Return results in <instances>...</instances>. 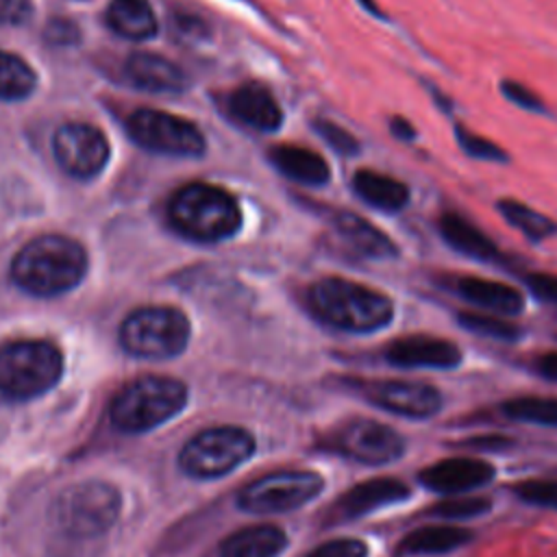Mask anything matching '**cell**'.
Segmentation results:
<instances>
[{
    "mask_svg": "<svg viewBox=\"0 0 557 557\" xmlns=\"http://www.w3.org/2000/svg\"><path fill=\"white\" fill-rule=\"evenodd\" d=\"M352 189L366 205L385 213L405 209L411 196L403 181L376 170H357L352 174Z\"/></svg>",
    "mask_w": 557,
    "mask_h": 557,
    "instance_id": "22",
    "label": "cell"
},
{
    "mask_svg": "<svg viewBox=\"0 0 557 557\" xmlns=\"http://www.w3.org/2000/svg\"><path fill=\"white\" fill-rule=\"evenodd\" d=\"M500 94L513 102L516 107L524 109V111H531V113H546V107L542 102V98L537 94H533L527 85L513 81V78H505L500 83Z\"/></svg>",
    "mask_w": 557,
    "mask_h": 557,
    "instance_id": "35",
    "label": "cell"
},
{
    "mask_svg": "<svg viewBox=\"0 0 557 557\" xmlns=\"http://www.w3.org/2000/svg\"><path fill=\"white\" fill-rule=\"evenodd\" d=\"M107 24L120 37L135 41L157 33V17L146 0H113L107 9Z\"/></svg>",
    "mask_w": 557,
    "mask_h": 557,
    "instance_id": "26",
    "label": "cell"
},
{
    "mask_svg": "<svg viewBox=\"0 0 557 557\" xmlns=\"http://www.w3.org/2000/svg\"><path fill=\"white\" fill-rule=\"evenodd\" d=\"M537 370L542 372V376L557 381V352H546L540 357L537 361Z\"/></svg>",
    "mask_w": 557,
    "mask_h": 557,
    "instance_id": "41",
    "label": "cell"
},
{
    "mask_svg": "<svg viewBox=\"0 0 557 557\" xmlns=\"http://www.w3.org/2000/svg\"><path fill=\"white\" fill-rule=\"evenodd\" d=\"M126 76L133 85L148 91H181L185 74L170 59L152 52H135L126 59Z\"/></svg>",
    "mask_w": 557,
    "mask_h": 557,
    "instance_id": "21",
    "label": "cell"
},
{
    "mask_svg": "<svg viewBox=\"0 0 557 557\" xmlns=\"http://www.w3.org/2000/svg\"><path fill=\"white\" fill-rule=\"evenodd\" d=\"M33 13L30 0H0V24H24Z\"/></svg>",
    "mask_w": 557,
    "mask_h": 557,
    "instance_id": "38",
    "label": "cell"
},
{
    "mask_svg": "<svg viewBox=\"0 0 557 557\" xmlns=\"http://www.w3.org/2000/svg\"><path fill=\"white\" fill-rule=\"evenodd\" d=\"M524 285L537 300L557 305V274L529 272V274H524Z\"/></svg>",
    "mask_w": 557,
    "mask_h": 557,
    "instance_id": "37",
    "label": "cell"
},
{
    "mask_svg": "<svg viewBox=\"0 0 557 557\" xmlns=\"http://www.w3.org/2000/svg\"><path fill=\"white\" fill-rule=\"evenodd\" d=\"M324 487L318 472L311 470H278L248 483L237 494L239 509L248 513H283L313 500Z\"/></svg>",
    "mask_w": 557,
    "mask_h": 557,
    "instance_id": "9",
    "label": "cell"
},
{
    "mask_svg": "<svg viewBox=\"0 0 557 557\" xmlns=\"http://www.w3.org/2000/svg\"><path fill=\"white\" fill-rule=\"evenodd\" d=\"M85 272V248L65 235H39L11 261L13 283L33 296L46 298L74 289Z\"/></svg>",
    "mask_w": 557,
    "mask_h": 557,
    "instance_id": "2",
    "label": "cell"
},
{
    "mask_svg": "<svg viewBox=\"0 0 557 557\" xmlns=\"http://www.w3.org/2000/svg\"><path fill=\"white\" fill-rule=\"evenodd\" d=\"M231 113L244 124L261 133L276 131L283 122V111L274 96L261 83H244L228 98Z\"/></svg>",
    "mask_w": 557,
    "mask_h": 557,
    "instance_id": "18",
    "label": "cell"
},
{
    "mask_svg": "<svg viewBox=\"0 0 557 557\" xmlns=\"http://www.w3.org/2000/svg\"><path fill=\"white\" fill-rule=\"evenodd\" d=\"M168 220L183 237L211 244L239 231L242 211L226 189L209 183H189L172 194Z\"/></svg>",
    "mask_w": 557,
    "mask_h": 557,
    "instance_id": "3",
    "label": "cell"
},
{
    "mask_svg": "<svg viewBox=\"0 0 557 557\" xmlns=\"http://www.w3.org/2000/svg\"><path fill=\"white\" fill-rule=\"evenodd\" d=\"M503 413L518 422L557 426V398H540V396L513 398L503 405Z\"/></svg>",
    "mask_w": 557,
    "mask_h": 557,
    "instance_id": "30",
    "label": "cell"
},
{
    "mask_svg": "<svg viewBox=\"0 0 557 557\" xmlns=\"http://www.w3.org/2000/svg\"><path fill=\"white\" fill-rule=\"evenodd\" d=\"M329 220L339 237L359 255L368 259H396L398 246L370 220L348 209H329Z\"/></svg>",
    "mask_w": 557,
    "mask_h": 557,
    "instance_id": "17",
    "label": "cell"
},
{
    "mask_svg": "<svg viewBox=\"0 0 557 557\" xmlns=\"http://www.w3.org/2000/svg\"><path fill=\"white\" fill-rule=\"evenodd\" d=\"M309 311L326 326L346 333H374L394 318L387 294L342 276H326L307 289Z\"/></svg>",
    "mask_w": 557,
    "mask_h": 557,
    "instance_id": "1",
    "label": "cell"
},
{
    "mask_svg": "<svg viewBox=\"0 0 557 557\" xmlns=\"http://www.w3.org/2000/svg\"><path fill=\"white\" fill-rule=\"evenodd\" d=\"M472 540V531L453 524H429L411 531L400 542L403 555H440L455 550Z\"/></svg>",
    "mask_w": 557,
    "mask_h": 557,
    "instance_id": "25",
    "label": "cell"
},
{
    "mask_svg": "<svg viewBox=\"0 0 557 557\" xmlns=\"http://www.w3.org/2000/svg\"><path fill=\"white\" fill-rule=\"evenodd\" d=\"M187 405V387L170 376H139L111 400V424L122 433H146L172 420Z\"/></svg>",
    "mask_w": 557,
    "mask_h": 557,
    "instance_id": "4",
    "label": "cell"
},
{
    "mask_svg": "<svg viewBox=\"0 0 557 557\" xmlns=\"http://www.w3.org/2000/svg\"><path fill=\"white\" fill-rule=\"evenodd\" d=\"M189 320L174 307H139L120 326L122 348L139 359H172L189 342Z\"/></svg>",
    "mask_w": 557,
    "mask_h": 557,
    "instance_id": "7",
    "label": "cell"
},
{
    "mask_svg": "<svg viewBox=\"0 0 557 557\" xmlns=\"http://www.w3.org/2000/svg\"><path fill=\"white\" fill-rule=\"evenodd\" d=\"M513 492L531 505L557 509V481L550 479H529L513 487Z\"/></svg>",
    "mask_w": 557,
    "mask_h": 557,
    "instance_id": "33",
    "label": "cell"
},
{
    "mask_svg": "<svg viewBox=\"0 0 557 557\" xmlns=\"http://www.w3.org/2000/svg\"><path fill=\"white\" fill-rule=\"evenodd\" d=\"M126 131L135 144L150 152L170 157H200L205 152V137L200 128L178 115L137 109L126 122Z\"/></svg>",
    "mask_w": 557,
    "mask_h": 557,
    "instance_id": "10",
    "label": "cell"
},
{
    "mask_svg": "<svg viewBox=\"0 0 557 557\" xmlns=\"http://www.w3.org/2000/svg\"><path fill=\"white\" fill-rule=\"evenodd\" d=\"M409 494L411 492L403 481L389 479V476H376V479L357 483L352 490H348L339 498L337 509L346 518H359V516L372 513L381 507H387L392 503H400V500L409 498Z\"/></svg>",
    "mask_w": 557,
    "mask_h": 557,
    "instance_id": "20",
    "label": "cell"
},
{
    "mask_svg": "<svg viewBox=\"0 0 557 557\" xmlns=\"http://www.w3.org/2000/svg\"><path fill=\"white\" fill-rule=\"evenodd\" d=\"M37 85L33 67L17 54L0 50V100H22Z\"/></svg>",
    "mask_w": 557,
    "mask_h": 557,
    "instance_id": "28",
    "label": "cell"
},
{
    "mask_svg": "<svg viewBox=\"0 0 557 557\" xmlns=\"http://www.w3.org/2000/svg\"><path fill=\"white\" fill-rule=\"evenodd\" d=\"M492 503L487 498H453V500H442L435 507H431L429 513L446 518V520H463V518H474L485 511H490Z\"/></svg>",
    "mask_w": 557,
    "mask_h": 557,
    "instance_id": "32",
    "label": "cell"
},
{
    "mask_svg": "<svg viewBox=\"0 0 557 557\" xmlns=\"http://www.w3.org/2000/svg\"><path fill=\"white\" fill-rule=\"evenodd\" d=\"M389 133L400 141H413L418 137V131L413 128V124L409 120H405L403 115L389 117Z\"/></svg>",
    "mask_w": 557,
    "mask_h": 557,
    "instance_id": "39",
    "label": "cell"
},
{
    "mask_svg": "<svg viewBox=\"0 0 557 557\" xmlns=\"http://www.w3.org/2000/svg\"><path fill=\"white\" fill-rule=\"evenodd\" d=\"M357 2H359L368 13H372V15H376V17H385L383 11H379V4H376L374 0H357Z\"/></svg>",
    "mask_w": 557,
    "mask_h": 557,
    "instance_id": "42",
    "label": "cell"
},
{
    "mask_svg": "<svg viewBox=\"0 0 557 557\" xmlns=\"http://www.w3.org/2000/svg\"><path fill=\"white\" fill-rule=\"evenodd\" d=\"M315 131L320 137L339 154H357L359 152V141L342 126L329 122V120H315Z\"/></svg>",
    "mask_w": 557,
    "mask_h": 557,
    "instance_id": "34",
    "label": "cell"
},
{
    "mask_svg": "<svg viewBox=\"0 0 557 557\" xmlns=\"http://www.w3.org/2000/svg\"><path fill=\"white\" fill-rule=\"evenodd\" d=\"M331 448L359 463L381 466L398 459L405 450V442L383 422L352 420L331 435Z\"/></svg>",
    "mask_w": 557,
    "mask_h": 557,
    "instance_id": "12",
    "label": "cell"
},
{
    "mask_svg": "<svg viewBox=\"0 0 557 557\" xmlns=\"http://www.w3.org/2000/svg\"><path fill=\"white\" fill-rule=\"evenodd\" d=\"M63 374L61 350L46 339H15L0 346V396L30 400L50 392Z\"/></svg>",
    "mask_w": 557,
    "mask_h": 557,
    "instance_id": "6",
    "label": "cell"
},
{
    "mask_svg": "<svg viewBox=\"0 0 557 557\" xmlns=\"http://www.w3.org/2000/svg\"><path fill=\"white\" fill-rule=\"evenodd\" d=\"M363 396L372 405L411 420H426L442 409L440 389L420 381H372L363 385Z\"/></svg>",
    "mask_w": 557,
    "mask_h": 557,
    "instance_id": "13",
    "label": "cell"
},
{
    "mask_svg": "<svg viewBox=\"0 0 557 557\" xmlns=\"http://www.w3.org/2000/svg\"><path fill=\"white\" fill-rule=\"evenodd\" d=\"M448 281L450 289L468 300L470 305H476L485 311L498 313V315H518L524 309V296L518 287L485 278V276H474V274H459V276H442Z\"/></svg>",
    "mask_w": 557,
    "mask_h": 557,
    "instance_id": "16",
    "label": "cell"
},
{
    "mask_svg": "<svg viewBox=\"0 0 557 557\" xmlns=\"http://www.w3.org/2000/svg\"><path fill=\"white\" fill-rule=\"evenodd\" d=\"M511 440H507L505 435H481V437H474V440H468L466 446H476V448H505L509 446Z\"/></svg>",
    "mask_w": 557,
    "mask_h": 557,
    "instance_id": "40",
    "label": "cell"
},
{
    "mask_svg": "<svg viewBox=\"0 0 557 557\" xmlns=\"http://www.w3.org/2000/svg\"><path fill=\"white\" fill-rule=\"evenodd\" d=\"M437 231H440V237L463 257H470L483 263H492L500 259V250L487 237V233H483L474 222H470L457 211L442 213L437 220Z\"/></svg>",
    "mask_w": 557,
    "mask_h": 557,
    "instance_id": "19",
    "label": "cell"
},
{
    "mask_svg": "<svg viewBox=\"0 0 557 557\" xmlns=\"http://www.w3.org/2000/svg\"><path fill=\"white\" fill-rule=\"evenodd\" d=\"M368 546L357 537H339L313 548L307 557H366Z\"/></svg>",
    "mask_w": 557,
    "mask_h": 557,
    "instance_id": "36",
    "label": "cell"
},
{
    "mask_svg": "<svg viewBox=\"0 0 557 557\" xmlns=\"http://www.w3.org/2000/svg\"><path fill=\"white\" fill-rule=\"evenodd\" d=\"M122 511L120 492L107 481H81L57 494L50 507L52 527L72 540L104 535Z\"/></svg>",
    "mask_w": 557,
    "mask_h": 557,
    "instance_id": "5",
    "label": "cell"
},
{
    "mask_svg": "<svg viewBox=\"0 0 557 557\" xmlns=\"http://www.w3.org/2000/svg\"><path fill=\"white\" fill-rule=\"evenodd\" d=\"M52 152L63 172L74 178H91L109 161V141L91 124L67 122L57 128Z\"/></svg>",
    "mask_w": 557,
    "mask_h": 557,
    "instance_id": "11",
    "label": "cell"
},
{
    "mask_svg": "<svg viewBox=\"0 0 557 557\" xmlns=\"http://www.w3.org/2000/svg\"><path fill=\"white\" fill-rule=\"evenodd\" d=\"M494 479V466L476 457H448L433 466H426L418 481L422 487L440 494H457L476 490Z\"/></svg>",
    "mask_w": 557,
    "mask_h": 557,
    "instance_id": "15",
    "label": "cell"
},
{
    "mask_svg": "<svg viewBox=\"0 0 557 557\" xmlns=\"http://www.w3.org/2000/svg\"><path fill=\"white\" fill-rule=\"evenodd\" d=\"M268 157L278 172H283L287 178L296 183L318 187L331 178V170L322 159V154L309 148L283 144V146H274Z\"/></svg>",
    "mask_w": 557,
    "mask_h": 557,
    "instance_id": "23",
    "label": "cell"
},
{
    "mask_svg": "<svg viewBox=\"0 0 557 557\" xmlns=\"http://www.w3.org/2000/svg\"><path fill=\"white\" fill-rule=\"evenodd\" d=\"M255 453V437L242 426H211L196 433L178 453L181 470L191 479H218Z\"/></svg>",
    "mask_w": 557,
    "mask_h": 557,
    "instance_id": "8",
    "label": "cell"
},
{
    "mask_svg": "<svg viewBox=\"0 0 557 557\" xmlns=\"http://www.w3.org/2000/svg\"><path fill=\"white\" fill-rule=\"evenodd\" d=\"M385 359L396 368L450 370L461 363V350L457 344L444 337L407 335V337L394 339L387 346Z\"/></svg>",
    "mask_w": 557,
    "mask_h": 557,
    "instance_id": "14",
    "label": "cell"
},
{
    "mask_svg": "<svg viewBox=\"0 0 557 557\" xmlns=\"http://www.w3.org/2000/svg\"><path fill=\"white\" fill-rule=\"evenodd\" d=\"M455 139H457L459 148L472 159L490 161V163H507L509 161V154L498 144H494L492 139H487L461 124H455Z\"/></svg>",
    "mask_w": 557,
    "mask_h": 557,
    "instance_id": "31",
    "label": "cell"
},
{
    "mask_svg": "<svg viewBox=\"0 0 557 557\" xmlns=\"http://www.w3.org/2000/svg\"><path fill=\"white\" fill-rule=\"evenodd\" d=\"M285 546L287 535L283 529L257 524L231 533L220 546V557H276Z\"/></svg>",
    "mask_w": 557,
    "mask_h": 557,
    "instance_id": "24",
    "label": "cell"
},
{
    "mask_svg": "<svg viewBox=\"0 0 557 557\" xmlns=\"http://www.w3.org/2000/svg\"><path fill=\"white\" fill-rule=\"evenodd\" d=\"M496 209L500 211L503 220L516 228L518 233H522L529 242H544L548 237H553L557 233V222L550 220L546 213L513 200V198H500L496 202Z\"/></svg>",
    "mask_w": 557,
    "mask_h": 557,
    "instance_id": "27",
    "label": "cell"
},
{
    "mask_svg": "<svg viewBox=\"0 0 557 557\" xmlns=\"http://www.w3.org/2000/svg\"><path fill=\"white\" fill-rule=\"evenodd\" d=\"M457 322L481 337L498 339V342H518L522 337V329L500 315L494 313H476V311H459Z\"/></svg>",
    "mask_w": 557,
    "mask_h": 557,
    "instance_id": "29",
    "label": "cell"
}]
</instances>
